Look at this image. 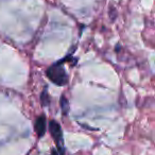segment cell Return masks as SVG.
<instances>
[{
  "instance_id": "1",
  "label": "cell",
  "mask_w": 155,
  "mask_h": 155,
  "mask_svg": "<svg viewBox=\"0 0 155 155\" xmlns=\"http://www.w3.org/2000/svg\"><path fill=\"white\" fill-rule=\"evenodd\" d=\"M47 77L49 78V80L51 82H53L54 84L58 85V86L65 85L68 82V75H67L62 61L51 65L47 69Z\"/></svg>"
},
{
  "instance_id": "2",
  "label": "cell",
  "mask_w": 155,
  "mask_h": 155,
  "mask_svg": "<svg viewBox=\"0 0 155 155\" xmlns=\"http://www.w3.org/2000/svg\"><path fill=\"white\" fill-rule=\"evenodd\" d=\"M49 131L52 138L54 139L56 148H58L56 151H58V155H65L66 151H65L64 139H63V131L60 123L56 122L55 120H51L49 122Z\"/></svg>"
},
{
  "instance_id": "3",
  "label": "cell",
  "mask_w": 155,
  "mask_h": 155,
  "mask_svg": "<svg viewBox=\"0 0 155 155\" xmlns=\"http://www.w3.org/2000/svg\"><path fill=\"white\" fill-rule=\"evenodd\" d=\"M34 130L36 132L37 136L41 138L46 133V117L44 115H41L36 118L34 123Z\"/></svg>"
},
{
  "instance_id": "4",
  "label": "cell",
  "mask_w": 155,
  "mask_h": 155,
  "mask_svg": "<svg viewBox=\"0 0 155 155\" xmlns=\"http://www.w3.org/2000/svg\"><path fill=\"white\" fill-rule=\"evenodd\" d=\"M61 107H62L63 114L67 115V113H68V110H69V104H68V101H67V99L64 97V96H62V97H61Z\"/></svg>"
},
{
  "instance_id": "5",
  "label": "cell",
  "mask_w": 155,
  "mask_h": 155,
  "mask_svg": "<svg viewBox=\"0 0 155 155\" xmlns=\"http://www.w3.org/2000/svg\"><path fill=\"white\" fill-rule=\"evenodd\" d=\"M41 104H43V106H48V105H49L50 99H49V96H48L47 91H43V94H41Z\"/></svg>"
},
{
  "instance_id": "6",
  "label": "cell",
  "mask_w": 155,
  "mask_h": 155,
  "mask_svg": "<svg viewBox=\"0 0 155 155\" xmlns=\"http://www.w3.org/2000/svg\"><path fill=\"white\" fill-rule=\"evenodd\" d=\"M50 155H58V151H56V149H52L51 153H50Z\"/></svg>"
}]
</instances>
